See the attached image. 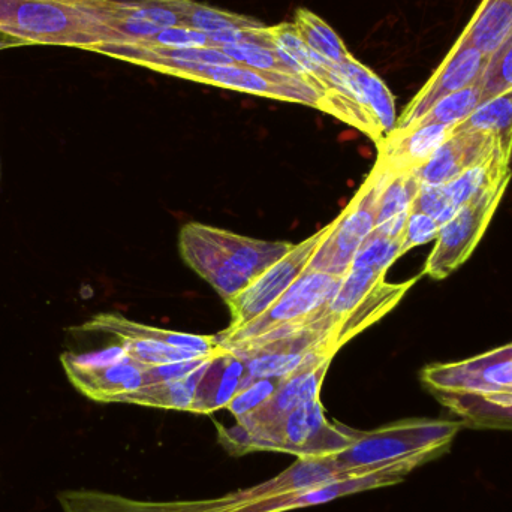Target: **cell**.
<instances>
[{"instance_id":"8d00e7d4","label":"cell","mask_w":512,"mask_h":512,"mask_svg":"<svg viewBox=\"0 0 512 512\" xmlns=\"http://www.w3.org/2000/svg\"><path fill=\"white\" fill-rule=\"evenodd\" d=\"M207 360L209 358H197V360L177 361V363L164 364V366L146 367L147 384L186 378L195 370L200 369Z\"/></svg>"},{"instance_id":"484cf974","label":"cell","mask_w":512,"mask_h":512,"mask_svg":"<svg viewBox=\"0 0 512 512\" xmlns=\"http://www.w3.org/2000/svg\"><path fill=\"white\" fill-rule=\"evenodd\" d=\"M456 131H481L495 135L505 155L512 156V90L483 102Z\"/></svg>"},{"instance_id":"5b68a950","label":"cell","mask_w":512,"mask_h":512,"mask_svg":"<svg viewBox=\"0 0 512 512\" xmlns=\"http://www.w3.org/2000/svg\"><path fill=\"white\" fill-rule=\"evenodd\" d=\"M462 429L459 420L412 418L370 432L352 430L351 444L337 457L354 468L382 465L436 448H451Z\"/></svg>"},{"instance_id":"ba28073f","label":"cell","mask_w":512,"mask_h":512,"mask_svg":"<svg viewBox=\"0 0 512 512\" xmlns=\"http://www.w3.org/2000/svg\"><path fill=\"white\" fill-rule=\"evenodd\" d=\"M342 277L325 271L309 270L286 289L285 294L255 321L248 322L239 328L225 331L216 337L222 348L254 339L259 334L282 324L309 321L316 313L324 309L339 286Z\"/></svg>"},{"instance_id":"d6a6232c","label":"cell","mask_w":512,"mask_h":512,"mask_svg":"<svg viewBox=\"0 0 512 512\" xmlns=\"http://www.w3.org/2000/svg\"><path fill=\"white\" fill-rule=\"evenodd\" d=\"M280 381L282 379H254L236 394L227 408L237 420L252 414L271 399Z\"/></svg>"},{"instance_id":"7c38bea8","label":"cell","mask_w":512,"mask_h":512,"mask_svg":"<svg viewBox=\"0 0 512 512\" xmlns=\"http://www.w3.org/2000/svg\"><path fill=\"white\" fill-rule=\"evenodd\" d=\"M499 149L502 150L501 143L495 135L454 129L453 135L433 153L432 158L412 171L421 185H447L468 168L489 159Z\"/></svg>"},{"instance_id":"9a60e30c","label":"cell","mask_w":512,"mask_h":512,"mask_svg":"<svg viewBox=\"0 0 512 512\" xmlns=\"http://www.w3.org/2000/svg\"><path fill=\"white\" fill-rule=\"evenodd\" d=\"M454 128L420 125L403 132H391L379 146V167L400 173L426 164L433 153L453 135Z\"/></svg>"},{"instance_id":"603a6c76","label":"cell","mask_w":512,"mask_h":512,"mask_svg":"<svg viewBox=\"0 0 512 512\" xmlns=\"http://www.w3.org/2000/svg\"><path fill=\"white\" fill-rule=\"evenodd\" d=\"M209 360L200 369L186 376V378L144 385L141 390L132 394L126 400V403L150 406V408L177 409V411L192 412L198 384H200L201 378H203V373L206 370L207 364H209Z\"/></svg>"},{"instance_id":"836d02e7","label":"cell","mask_w":512,"mask_h":512,"mask_svg":"<svg viewBox=\"0 0 512 512\" xmlns=\"http://www.w3.org/2000/svg\"><path fill=\"white\" fill-rule=\"evenodd\" d=\"M412 210L432 216L433 219L439 222V225H444L445 222L450 221L454 213L457 212L456 207L448 197L447 191H445L444 185H421Z\"/></svg>"},{"instance_id":"cb8c5ba5","label":"cell","mask_w":512,"mask_h":512,"mask_svg":"<svg viewBox=\"0 0 512 512\" xmlns=\"http://www.w3.org/2000/svg\"><path fill=\"white\" fill-rule=\"evenodd\" d=\"M331 360V355L321 351L310 352H256L243 358L246 372L254 379H286L301 370L318 366L322 361Z\"/></svg>"},{"instance_id":"30bf717a","label":"cell","mask_w":512,"mask_h":512,"mask_svg":"<svg viewBox=\"0 0 512 512\" xmlns=\"http://www.w3.org/2000/svg\"><path fill=\"white\" fill-rule=\"evenodd\" d=\"M325 234L327 228L309 237L306 242L292 246L288 254L262 271L248 288L243 289L228 303L233 315L231 330L255 321L285 294L286 289L306 271L310 258L315 254Z\"/></svg>"},{"instance_id":"9c48e42d","label":"cell","mask_w":512,"mask_h":512,"mask_svg":"<svg viewBox=\"0 0 512 512\" xmlns=\"http://www.w3.org/2000/svg\"><path fill=\"white\" fill-rule=\"evenodd\" d=\"M420 376L430 394L505 393L512 387V343L468 360L430 364Z\"/></svg>"},{"instance_id":"74e56055","label":"cell","mask_w":512,"mask_h":512,"mask_svg":"<svg viewBox=\"0 0 512 512\" xmlns=\"http://www.w3.org/2000/svg\"><path fill=\"white\" fill-rule=\"evenodd\" d=\"M20 45H24L23 42L0 33V50H5V48L9 47H20Z\"/></svg>"},{"instance_id":"e0dca14e","label":"cell","mask_w":512,"mask_h":512,"mask_svg":"<svg viewBox=\"0 0 512 512\" xmlns=\"http://www.w3.org/2000/svg\"><path fill=\"white\" fill-rule=\"evenodd\" d=\"M420 186L414 171H388L376 209L375 233L390 239H402Z\"/></svg>"},{"instance_id":"d6986e66","label":"cell","mask_w":512,"mask_h":512,"mask_svg":"<svg viewBox=\"0 0 512 512\" xmlns=\"http://www.w3.org/2000/svg\"><path fill=\"white\" fill-rule=\"evenodd\" d=\"M81 330L152 337V339L162 340L179 351L200 358L213 357L224 349L216 337L195 336V334L176 333V331L162 330V328L147 327V325L137 324V322L129 321L120 315H98L83 325Z\"/></svg>"},{"instance_id":"f1b7e54d","label":"cell","mask_w":512,"mask_h":512,"mask_svg":"<svg viewBox=\"0 0 512 512\" xmlns=\"http://www.w3.org/2000/svg\"><path fill=\"white\" fill-rule=\"evenodd\" d=\"M186 26L200 30L206 35L230 29H259L262 24L245 15L222 11L213 6L192 2L186 15Z\"/></svg>"},{"instance_id":"5bb4252c","label":"cell","mask_w":512,"mask_h":512,"mask_svg":"<svg viewBox=\"0 0 512 512\" xmlns=\"http://www.w3.org/2000/svg\"><path fill=\"white\" fill-rule=\"evenodd\" d=\"M146 367L131 357L95 370L65 369L71 384L95 402H123L147 384Z\"/></svg>"},{"instance_id":"52a82bcc","label":"cell","mask_w":512,"mask_h":512,"mask_svg":"<svg viewBox=\"0 0 512 512\" xmlns=\"http://www.w3.org/2000/svg\"><path fill=\"white\" fill-rule=\"evenodd\" d=\"M512 173L460 207L450 221L441 225L435 248L424 265L423 274L442 280L462 267L483 239L510 185Z\"/></svg>"},{"instance_id":"1f68e13d","label":"cell","mask_w":512,"mask_h":512,"mask_svg":"<svg viewBox=\"0 0 512 512\" xmlns=\"http://www.w3.org/2000/svg\"><path fill=\"white\" fill-rule=\"evenodd\" d=\"M400 256H402V239H390V237L373 233L358 249L351 268H367V270L385 274Z\"/></svg>"},{"instance_id":"4fadbf2b","label":"cell","mask_w":512,"mask_h":512,"mask_svg":"<svg viewBox=\"0 0 512 512\" xmlns=\"http://www.w3.org/2000/svg\"><path fill=\"white\" fill-rule=\"evenodd\" d=\"M330 361H322L318 366L309 367L289 378L282 379L271 399L252 414L239 418L237 424L251 432V430L276 423L304 403L319 400V391H321Z\"/></svg>"},{"instance_id":"d590c367","label":"cell","mask_w":512,"mask_h":512,"mask_svg":"<svg viewBox=\"0 0 512 512\" xmlns=\"http://www.w3.org/2000/svg\"><path fill=\"white\" fill-rule=\"evenodd\" d=\"M143 47L186 50V48L212 47V45H210L209 36L206 33L188 26H174L161 30L150 44L143 45Z\"/></svg>"},{"instance_id":"8992f818","label":"cell","mask_w":512,"mask_h":512,"mask_svg":"<svg viewBox=\"0 0 512 512\" xmlns=\"http://www.w3.org/2000/svg\"><path fill=\"white\" fill-rule=\"evenodd\" d=\"M387 176L388 170L376 164L352 203L333 224L328 225L327 234L307 264L309 270L325 271L339 277L351 270L358 249L375 233L376 209Z\"/></svg>"},{"instance_id":"277c9868","label":"cell","mask_w":512,"mask_h":512,"mask_svg":"<svg viewBox=\"0 0 512 512\" xmlns=\"http://www.w3.org/2000/svg\"><path fill=\"white\" fill-rule=\"evenodd\" d=\"M0 33L24 45L98 48L92 17L81 0H0Z\"/></svg>"},{"instance_id":"f546056e","label":"cell","mask_w":512,"mask_h":512,"mask_svg":"<svg viewBox=\"0 0 512 512\" xmlns=\"http://www.w3.org/2000/svg\"><path fill=\"white\" fill-rule=\"evenodd\" d=\"M219 50L224 51L230 59L239 65L248 66L264 74L295 75L280 62L273 48L259 42H239V44L222 45Z\"/></svg>"},{"instance_id":"d4e9b609","label":"cell","mask_w":512,"mask_h":512,"mask_svg":"<svg viewBox=\"0 0 512 512\" xmlns=\"http://www.w3.org/2000/svg\"><path fill=\"white\" fill-rule=\"evenodd\" d=\"M294 26L300 32L307 47L328 65H340L352 59L343 39L328 26L327 21L313 14L309 9L295 12Z\"/></svg>"},{"instance_id":"8fae6325","label":"cell","mask_w":512,"mask_h":512,"mask_svg":"<svg viewBox=\"0 0 512 512\" xmlns=\"http://www.w3.org/2000/svg\"><path fill=\"white\" fill-rule=\"evenodd\" d=\"M486 63L487 57L474 47L454 42L441 65L397 119L393 132H403L414 126L439 99L477 84Z\"/></svg>"},{"instance_id":"44dd1931","label":"cell","mask_w":512,"mask_h":512,"mask_svg":"<svg viewBox=\"0 0 512 512\" xmlns=\"http://www.w3.org/2000/svg\"><path fill=\"white\" fill-rule=\"evenodd\" d=\"M459 418L463 427L475 430H512V400L492 402L480 394L432 393Z\"/></svg>"},{"instance_id":"4dcf8cb0","label":"cell","mask_w":512,"mask_h":512,"mask_svg":"<svg viewBox=\"0 0 512 512\" xmlns=\"http://www.w3.org/2000/svg\"><path fill=\"white\" fill-rule=\"evenodd\" d=\"M478 84L483 102L512 90V35L498 51L487 59Z\"/></svg>"},{"instance_id":"7402d4cb","label":"cell","mask_w":512,"mask_h":512,"mask_svg":"<svg viewBox=\"0 0 512 512\" xmlns=\"http://www.w3.org/2000/svg\"><path fill=\"white\" fill-rule=\"evenodd\" d=\"M385 274L367 268H351L343 274L339 286L333 297L330 298L319 315L324 316L333 325V333L337 325L354 312L382 282H385ZM333 337V334H331ZM333 348V346H331ZM334 351V349H333Z\"/></svg>"},{"instance_id":"4316f807","label":"cell","mask_w":512,"mask_h":512,"mask_svg":"<svg viewBox=\"0 0 512 512\" xmlns=\"http://www.w3.org/2000/svg\"><path fill=\"white\" fill-rule=\"evenodd\" d=\"M481 104H483V95H481L480 84L477 83L439 99L414 126L442 125L456 128L457 125L465 122Z\"/></svg>"},{"instance_id":"6da1fadb","label":"cell","mask_w":512,"mask_h":512,"mask_svg":"<svg viewBox=\"0 0 512 512\" xmlns=\"http://www.w3.org/2000/svg\"><path fill=\"white\" fill-rule=\"evenodd\" d=\"M447 453V448H436L360 468L340 462L337 454L298 457L276 477L216 498L155 502L99 490H66L60 493L59 504L63 512H288L393 486L415 469Z\"/></svg>"},{"instance_id":"ac0fdd59","label":"cell","mask_w":512,"mask_h":512,"mask_svg":"<svg viewBox=\"0 0 512 512\" xmlns=\"http://www.w3.org/2000/svg\"><path fill=\"white\" fill-rule=\"evenodd\" d=\"M265 39L273 48L280 62L298 77L316 84L328 93V63L310 51L294 23H280L265 27Z\"/></svg>"},{"instance_id":"7a4b0ae2","label":"cell","mask_w":512,"mask_h":512,"mask_svg":"<svg viewBox=\"0 0 512 512\" xmlns=\"http://www.w3.org/2000/svg\"><path fill=\"white\" fill-rule=\"evenodd\" d=\"M291 249L289 243L259 242L201 224H188L180 234L183 259L227 303Z\"/></svg>"},{"instance_id":"2e32d148","label":"cell","mask_w":512,"mask_h":512,"mask_svg":"<svg viewBox=\"0 0 512 512\" xmlns=\"http://www.w3.org/2000/svg\"><path fill=\"white\" fill-rule=\"evenodd\" d=\"M246 364L233 352L222 349L213 355L198 384L192 412L213 414L227 408L236 394L249 384Z\"/></svg>"},{"instance_id":"83f0119b","label":"cell","mask_w":512,"mask_h":512,"mask_svg":"<svg viewBox=\"0 0 512 512\" xmlns=\"http://www.w3.org/2000/svg\"><path fill=\"white\" fill-rule=\"evenodd\" d=\"M119 343L125 346L126 352L132 360L138 361L147 367L164 366V364L177 363V361L197 360L195 355L186 354L162 340L152 337L137 336V334H113Z\"/></svg>"},{"instance_id":"e575fe53","label":"cell","mask_w":512,"mask_h":512,"mask_svg":"<svg viewBox=\"0 0 512 512\" xmlns=\"http://www.w3.org/2000/svg\"><path fill=\"white\" fill-rule=\"evenodd\" d=\"M441 225L432 216L426 213L411 210L408 221H406L405 231L402 236V255L417 246L427 245L430 242H436L439 236Z\"/></svg>"},{"instance_id":"3957f363","label":"cell","mask_w":512,"mask_h":512,"mask_svg":"<svg viewBox=\"0 0 512 512\" xmlns=\"http://www.w3.org/2000/svg\"><path fill=\"white\" fill-rule=\"evenodd\" d=\"M221 442L231 453L277 451L297 457L331 456L346 450L352 442V429L328 423L319 400L304 403L270 426L261 429L219 427Z\"/></svg>"},{"instance_id":"ffe728a7","label":"cell","mask_w":512,"mask_h":512,"mask_svg":"<svg viewBox=\"0 0 512 512\" xmlns=\"http://www.w3.org/2000/svg\"><path fill=\"white\" fill-rule=\"evenodd\" d=\"M512 35V0H481L457 41L489 59Z\"/></svg>"}]
</instances>
